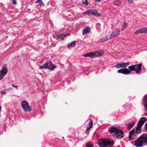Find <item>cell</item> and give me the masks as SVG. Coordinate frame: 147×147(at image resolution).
Returning <instances> with one entry per match:
<instances>
[{
	"label": "cell",
	"instance_id": "6da1fadb",
	"mask_svg": "<svg viewBox=\"0 0 147 147\" xmlns=\"http://www.w3.org/2000/svg\"><path fill=\"white\" fill-rule=\"evenodd\" d=\"M109 132L114 137L117 139H121L124 136V132L121 129L115 127H111L109 128Z\"/></svg>",
	"mask_w": 147,
	"mask_h": 147
},
{
	"label": "cell",
	"instance_id": "7a4b0ae2",
	"mask_svg": "<svg viewBox=\"0 0 147 147\" xmlns=\"http://www.w3.org/2000/svg\"><path fill=\"white\" fill-rule=\"evenodd\" d=\"M114 141L109 138H102L98 141L100 147H111L114 144Z\"/></svg>",
	"mask_w": 147,
	"mask_h": 147
},
{
	"label": "cell",
	"instance_id": "3957f363",
	"mask_svg": "<svg viewBox=\"0 0 147 147\" xmlns=\"http://www.w3.org/2000/svg\"><path fill=\"white\" fill-rule=\"evenodd\" d=\"M147 144V134H144L139 138L135 142V145L137 147H142Z\"/></svg>",
	"mask_w": 147,
	"mask_h": 147
},
{
	"label": "cell",
	"instance_id": "277c9868",
	"mask_svg": "<svg viewBox=\"0 0 147 147\" xmlns=\"http://www.w3.org/2000/svg\"><path fill=\"white\" fill-rule=\"evenodd\" d=\"M104 53V52L102 50H99V51H93L90 53H85L84 54L83 56L85 57H89L91 58H93L97 57H99L103 56Z\"/></svg>",
	"mask_w": 147,
	"mask_h": 147
},
{
	"label": "cell",
	"instance_id": "5b68a950",
	"mask_svg": "<svg viewBox=\"0 0 147 147\" xmlns=\"http://www.w3.org/2000/svg\"><path fill=\"white\" fill-rule=\"evenodd\" d=\"M56 67V66L51 61L46 62L45 63L40 67L41 69H48L51 70H53Z\"/></svg>",
	"mask_w": 147,
	"mask_h": 147
},
{
	"label": "cell",
	"instance_id": "8992f818",
	"mask_svg": "<svg viewBox=\"0 0 147 147\" xmlns=\"http://www.w3.org/2000/svg\"><path fill=\"white\" fill-rule=\"evenodd\" d=\"M147 120V119L145 117H142L140 119L139 121L138 122V124L137 127H136V130H135V132L136 133L139 134L141 132L142 126Z\"/></svg>",
	"mask_w": 147,
	"mask_h": 147
},
{
	"label": "cell",
	"instance_id": "52a82bcc",
	"mask_svg": "<svg viewBox=\"0 0 147 147\" xmlns=\"http://www.w3.org/2000/svg\"><path fill=\"white\" fill-rule=\"evenodd\" d=\"M142 66V64L140 63V64L130 66H129V69L130 70L135 71L137 73H139L141 70Z\"/></svg>",
	"mask_w": 147,
	"mask_h": 147
},
{
	"label": "cell",
	"instance_id": "ba28073f",
	"mask_svg": "<svg viewBox=\"0 0 147 147\" xmlns=\"http://www.w3.org/2000/svg\"><path fill=\"white\" fill-rule=\"evenodd\" d=\"M22 106L23 108V110L26 112H30L31 111L32 109L31 107L28 104V102L24 101L22 102L21 103Z\"/></svg>",
	"mask_w": 147,
	"mask_h": 147
},
{
	"label": "cell",
	"instance_id": "9c48e42d",
	"mask_svg": "<svg viewBox=\"0 0 147 147\" xmlns=\"http://www.w3.org/2000/svg\"><path fill=\"white\" fill-rule=\"evenodd\" d=\"M83 14H87L90 15L95 16H100L101 15L99 13L98 10H91L86 11V12L83 13Z\"/></svg>",
	"mask_w": 147,
	"mask_h": 147
},
{
	"label": "cell",
	"instance_id": "30bf717a",
	"mask_svg": "<svg viewBox=\"0 0 147 147\" xmlns=\"http://www.w3.org/2000/svg\"><path fill=\"white\" fill-rule=\"evenodd\" d=\"M7 73H8V69L6 66V65L4 64V66H3L2 69L0 71V80H1L3 79L4 77L7 74Z\"/></svg>",
	"mask_w": 147,
	"mask_h": 147
},
{
	"label": "cell",
	"instance_id": "8fae6325",
	"mask_svg": "<svg viewBox=\"0 0 147 147\" xmlns=\"http://www.w3.org/2000/svg\"><path fill=\"white\" fill-rule=\"evenodd\" d=\"M68 35H69V34H67L66 33H62L60 34H58V35H57L56 36H54V37L58 40H62L66 37V36Z\"/></svg>",
	"mask_w": 147,
	"mask_h": 147
},
{
	"label": "cell",
	"instance_id": "7c38bea8",
	"mask_svg": "<svg viewBox=\"0 0 147 147\" xmlns=\"http://www.w3.org/2000/svg\"><path fill=\"white\" fill-rule=\"evenodd\" d=\"M120 34V31L119 30L115 31L114 32H113L110 36L109 40L111 38L117 37L118 36H119Z\"/></svg>",
	"mask_w": 147,
	"mask_h": 147
},
{
	"label": "cell",
	"instance_id": "4fadbf2b",
	"mask_svg": "<svg viewBox=\"0 0 147 147\" xmlns=\"http://www.w3.org/2000/svg\"><path fill=\"white\" fill-rule=\"evenodd\" d=\"M118 73H120V74H129L131 73L130 70H129L128 69H127L126 68L122 69H120L118 71Z\"/></svg>",
	"mask_w": 147,
	"mask_h": 147
},
{
	"label": "cell",
	"instance_id": "5bb4252c",
	"mask_svg": "<svg viewBox=\"0 0 147 147\" xmlns=\"http://www.w3.org/2000/svg\"><path fill=\"white\" fill-rule=\"evenodd\" d=\"M135 33V34H139L142 33H147V27L146 28H142L136 31Z\"/></svg>",
	"mask_w": 147,
	"mask_h": 147
},
{
	"label": "cell",
	"instance_id": "9a60e30c",
	"mask_svg": "<svg viewBox=\"0 0 147 147\" xmlns=\"http://www.w3.org/2000/svg\"><path fill=\"white\" fill-rule=\"evenodd\" d=\"M136 137V135L135 133V130L134 129L132 130L130 132L129 134V139L130 140H132L133 139H134Z\"/></svg>",
	"mask_w": 147,
	"mask_h": 147
},
{
	"label": "cell",
	"instance_id": "2e32d148",
	"mask_svg": "<svg viewBox=\"0 0 147 147\" xmlns=\"http://www.w3.org/2000/svg\"><path fill=\"white\" fill-rule=\"evenodd\" d=\"M90 29L89 27H86L84 28L83 31V35H86L90 32Z\"/></svg>",
	"mask_w": 147,
	"mask_h": 147
},
{
	"label": "cell",
	"instance_id": "e0dca14e",
	"mask_svg": "<svg viewBox=\"0 0 147 147\" xmlns=\"http://www.w3.org/2000/svg\"><path fill=\"white\" fill-rule=\"evenodd\" d=\"M76 43H77L76 41H74L71 42L70 43H69L68 45V48H74L76 45Z\"/></svg>",
	"mask_w": 147,
	"mask_h": 147
},
{
	"label": "cell",
	"instance_id": "ac0fdd59",
	"mask_svg": "<svg viewBox=\"0 0 147 147\" xmlns=\"http://www.w3.org/2000/svg\"><path fill=\"white\" fill-rule=\"evenodd\" d=\"M143 103L144 106L145 110H147V95H145L143 99Z\"/></svg>",
	"mask_w": 147,
	"mask_h": 147
},
{
	"label": "cell",
	"instance_id": "d6986e66",
	"mask_svg": "<svg viewBox=\"0 0 147 147\" xmlns=\"http://www.w3.org/2000/svg\"><path fill=\"white\" fill-rule=\"evenodd\" d=\"M129 64V63L118 64H117V65L116 66V67H117V68H120V67H126V66H128Z\"/></svg>",
	"mask_w": 147,
	"mask_h": 147
},
{
	"label": "cell",
	"instance_id": "ffe728a7",
	"mask_svg": "<svg viewBox=\"0 0 147 147\" xmlns=\"http://www.w3.org/2000/svg\"><path fill=\"white\" fill-rule=\"evenodd\" d=\"M86 147H94V146L91 142H89L86 144Z\"/></svg>",
	"mask_w": 147,
	"mask_h": 147
},
{
	"label": "cell",
	"instance_id": "44dd1931",
	"mask_svg": "<svg viewBox=\"0 0 147 147\" xmlns=\"http://www.w3.org/2000/svg\"><path fill=\"white\" fill-rule=\"evenodd\" d=\"M135 122H131L130 124H129L128 125V129H130L131 128H132V127H133L135 124Z\"/></svg>",
	"mask_w": 147,
	"mask_h": 147
},
{
	"label": "cell",
	"instance_id": "7402d4cb",
	"mask_svg": "<svg viewBox=\"0 0 147 147\" xmlns=\"http://www.w3.org/2000/svg\"><path fill=\"white\" fill-rule=\"evenodd\" d=\"M120 1H119V0H117V1H114V4L116 6H118V5H119L120 4Z\"/></svg>",
	"mask_w": 147,
	"mask_h": 147
},
{
	"label": "cell",
	"instance_id": "603a6c76",
	"mask_svg": "<svg viewBox=\"0 0 147 147\" xmlns=\"http://www.w3.org/2000/svg\"><path fill=\"white\" fill-rule=\"evenodd\" d=\"M83 4H84V5H86V6H87V5H88V2L87 0H86V1L83 2Z\"/></svg>",
	"mask_w": 147,
	"mask_h": 147
},
{
	"label": "cell",
	"instance_id": "cb8c5ba5",
	"mask_svg": "<svg viewBox=\"0 0 147 147\" xmlns=\"http://www.w3.org/2000/svg\"><path fill=\"white\" fill-rule=\"evenodd\" d=\"M6 90H3L2 91H0V94H4L5 93Z\"/></svg>",
	"mask_w": 147,
	"mask_h": 147
},
{
	"label": "cell",
	"instance_id": "d4e9b609",
	"mask_svg": "<svg viewBox=\"0 0 147 147\" xmlns=\"http://www.w3.org/2000/svg\"><path fill=\"white\" fill-rule=\"evenodd\" d=\"M40 2L43 3L41 0H38V1H37L35 2L36 3H39V4L40 3Z\"/></svg>",
	"mask_w": 147,
	"mask_h": 147
},
{
	"label": "cell",
	"instance_id": "484cf974",
	"mask_svg": "<svg viewBox=\"0 0 147 147\" xmlns=\"http://www.w3.org/2000/svg\"><path fill=\"white\" fill-rule=\"evenodd\" d=\"M13 3L14 4H16V1L15 0H13Z\"/></svg>",
	"mask_w": 147,
	"mask_h": 147
},
{
	"label": "cell",
	"instance_id": "4316f807",
	"mask_svg": "<svg viewBox=\"0 0 147 147\" xmlns=\"http://www.w3.org/2000/svg\"><path fill=\"white\" fill-rule=\"evenodd\" d=\"M145 129H146V130L147 131V123H146V125H145Z\"/></svg>",
	"mask_w": 147,
	"mask_h": 147
},
{
	"label": "cell",
	"instance_id": "83f0119b",
	"mask_svg": "<svg viewBox=\"0 0 147 147\" xmlns=\"http://www.w3.org/2000/svg\"><path fill=\"white\" fill-rule=\"evenodd\" d=\"M1 107L0 106V111H1Z\"/></svg>",
	"mask_w": 147,
	"mask_h": 147
}]
</instances>
